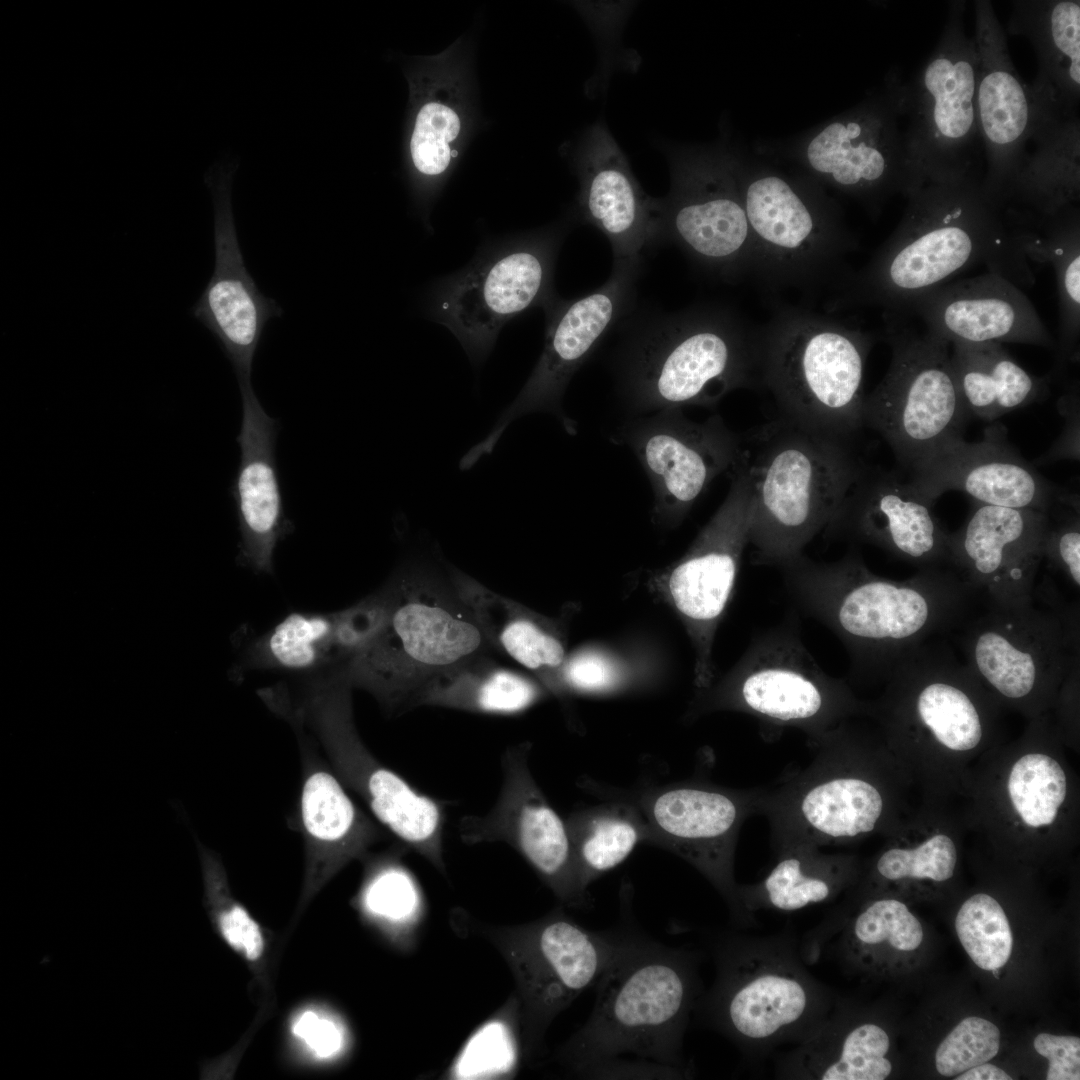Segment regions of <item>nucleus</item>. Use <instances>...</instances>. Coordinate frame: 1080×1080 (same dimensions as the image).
Listing matches in <instances>:
<instances>
[{
	"mask_svg": "<svg viewBox=\"0 0 1080 1080\" xmlns=\"http://www.w3.org/2000/svg\"><path fill=\"white\" fill-rule=\"evenodd\" d=\"M889 368L865 397L864 426L881 435L909 469L945 441L962 436L970 417L953 372L950 344L906 319L884 318Z\"/></svg>",
	"mask_w": 1080,
	"mask_h": 1080,
	"instance_id": "f3484780",
	"label": "nucleus"
},
{
	"mask_svg": "<svg viewBox=\"0 0 1080 1080\" xmlns=\"http://www.w3.org/2000/svg\"><path fill=\"white\" fill-rule=\"evenodd\" d=\"M761 389L780 419L853 439L864 427V373L875 337L807 308L776 307L761 326Z\"/></svg>",
	"mask_w": 1080,
	"mask_h": 1080,
	"instance_id": "1a4fd4ad",
	"label": "nucleus"
},
{
	"mask_svg": "<svg viewBox=\"0 0 1080 1080\" xmlns=\"http://www.w3.org/2000/svg\"><path fill=\"white\" fill-rule=\"evenodd\" d=\"M237 166L218 162L204 176L214 208L215 266L192 314L222 344L243 391L253 388L252 366L264 328L282 309L259 290L245 266L231 203Z\"/></svg>",
	"mask_w": 1080,
	"mask_h": 1080,
	"instance_id": "bb28decb",
	"label": "nucleus"
},
{
	"mask_svg": "<svg viewBox=\"0 0 1080 1080\" xmlns=\"http://www.w3.org/2000/svg\"><path fill=\"white\" fill-rule=\"evenodd\" d=\"M778 569L795 607L843 644L851 673L874 680L885 681L930 638L960 624L975 591L942 567L904 580L877 575L856 551L829 562L801 554Z\"/></svg>",
	"mask_w": 1080,
	"mask_h": 1080,
	"instance_id": "f03ea898",
	"label": "nucleus"
},
{
	"mask_svg": "<svg viewBox=\"0 0 1080 1080\" xmlns=\"http://www.w3.org/2000/svg\"><path fill=\"white\" fill-rule=\"evenodd\" d=\"M951 346L953 372L969 416L994 421L1043 399L1048 393V377L1026 371L1000 343Z\"/></svg>",
	"mask_w": 1080,
	"mask_h": 1080,
	"instance_id": "ea45409f",
	"label": "nucleus"
},
{
	"mask_svg": "<svg viewBox=\"0 0 1080 1080\" xmlns=\"http://www.w3.org/2000/svg\"><path fill=\"white\" fill-rule=\"evenodd\" d=\"M774 852L776 863L762 880L738 886L739 902L755 923L758 910L787 912L834 901L859 877L857 859L849 854H827L805 843Z\"/></svg>",
	"mask_w": 1080,
	"mask_h": 1080,
	"instance_id": "58836bf2",
	"label": "nucleus"
},
{
	"mask_svg": "<svg viewBox=\"0 0 1080 1080\" xmlns=\"http://www.w3.org/2000/svg\"><path fill=\"white\" fill-rule=\"evenodd\" d=\"M1007 765L1000 780V813L1023 836H1050L1068 813L1070 786L1062 763L1041 747H1029Z\"/></svg>",
	"mask_w": 1080,
	"mask_h": 1080,
	"instance_id": "79ce46f5",
	"label": "nucleus"
},
{
	"mask_svg": "<svg viewBox=\"0 0 1080 1080\" xmlns=\"http://www.w3.org/2000/svg\"><path fill=\"white\" fill-rule=\"evenodd\" d=\"M1000 1030L991 1021L977 1016L962 1019L940 1042L935 1066L946 1077L993 1059L1000 1048Z\"/></svg>",
	"mask_w": 1080,
	"mask_h": 1080,
	"instance_id": "864d4df0",
	"label": "nucleus"
},
{
	"mask_svg": "<svg viewBox=\"0 0 1080 1080\" xmlns=\"http://www.w3.org/2000/svg\"><path fill=\"white\" fill-rule=\"evenodd\" d=\"M450 155H451V157H455L457 155V152L456 151H451Z\"/></svg>",
	"mask_w": 1080,
	"mask_h": 1080,
	"instance_id": "680f3d73",
	"label": "nucleus"
},
{
	"mask_svg": "<svg viewBox=\"0 0 1080 1080\" xmlns=\"http://www.w3.org/2000/svg\"><path fill=\"white\" fill-rule=\"evenodd\" d=\"M965 1H950L945 25L916 76L891 77L903 121L905 147L921 185L982 176L975 95L977 52L965 28Z\"/></svg>",
	"mask_w": 1080,
	"mask_h": 1080,
	"instance_id": "4468645a",
	"label": "nucleus"
},
{
	"mask_svg": "<svg viewBox=\"0 0 1080 1080\" xmlns=\"http://www.w3.org/2000/svg\"><path fill=\"white\" fill-rule=\"evenodd\" d=\"M1049 512L976 504L948 536V564L990 606L1030 601L1044 560Z\"/></svg>",
	"mask_w": 1080,
	"mask_h": 1080,
	"instance_id": "c756f323",
	"label": "nucleus"
},
{
	"mask_svg": "<svg viewBox=\"0 0 1080 1080\" xmlns=\"http://www.w3.org/2000/svg\"><path fill=\"white\" fill-rule=\"evenodd\" d=\"M885 682L866 716L908 774L920 752L964 758L993 731L998 702L945 643L928 641Z\"/></svg>",
	"mask_w": 1080,
	"mask_h": 1080,
	"instance_id": "ddd939ff",
	"label": "nucleus"
},
{
	"mask_svg": "<svg viewBox=\"0 0 1080 1080\" xmlns=\"http://www.w3.org/2000/svg\"><path fill=\"white\" fill-rule=\"evenodd\" d=\"M973 6L978 60L975 109L985 162L982 183L1005 207L1006 191L1029 141L1050 113L1061 110L1038 100L1018 74L992 2L976 0Z\"/></svg>",
	"mask_w": 1080,
	"mask_h": 1080,
	"instance_id": "a878e982",
	"label": "nucleus"
},
{
	"mask_svg": "<svg viewBox=\"0 0 1080 1080\" xmlns=\"http://www.w3.org/2000/svg\"><path fill=\"white\" fill-rule=\"evenodd\" d=\"M741 159L722 149H684L671 188L655 198L658 245L671 243L726 283L755 280L756 254L739 183Z\"/></svg>",
	"mask_w": 1080,
	"mask_h": 1080,
	"instance_id": "6ab92c4d",
	"label": "nucleus"
},
{
	"mask_svg": "<svg viewBox=\"0 0 1080 1080\" xmlns=\"http://www.w3.org/2000/svg\"><path fill=\"white\" fill-rule=\"evenodd\" d=\"M714 959L715 980L694 1011L753 1063L802 1042L835 1002L836 993L806 968L792 933H726Z\"/></svg>",
	"mask_w": 1080,
	"mask_h": 1080,
	"instance_id": "0eeeda50",
	"label": "nucleus"
},
{
	"mask_svg": "<svg viewBox=\"0 0 1080 1080\" xmlns=\"http://www.w3.org/2000/svg\"><path fill=\"white\" fill-rule=\"evenodd\" d=\"M622 681L623 671L611 658L596 651H580L566 657L554 692H608Z\"/></svg>",
	"mask_w": 1080,
	"mask_h": 1080,
	"instance_id": "6e6d98bb",
	"label": "nucleus"
},
{
	"mask_svg": "<svg viewBox=\"0 0 1080 1080\" xmlns=\"http://www.w3.org/2000/svg\"><path fill=\"white\" fill-rule=\"evenodd\" d=\"M1079 200V116L1052 113L1029 141L1006 191L1005 207L1046 219L1079 205Z\"/></svg>",
	"mask_w": 1080,
	"mask_h": 1080,
	"instance_id": "c9c22d12",
	"label": "nucleus"
},
{
	"mask_svg": "<svg viewBox=\"0 0 1080 1080\" xmlns=\"http://www.w3.org/2000/svg\"><path fill=\"white\" fill-rule=\"evenodd\" d=\"M1002 424L985 428L983 439L953 437L916 461L906 471L910 482L934 502L947 491H961L976 504L1050 512L1055 503L1070 502L1039 474L1007 441Z\"/></svg>",
	"mask_w": 1080,
	"mask_h": 1080,
	"instance_id": "cd10ccee",
	"label": "nucleus"
},
{
	"mask_svg": "<svg viewBox=\"0 0 1080 1080\" xmlns=\"http://www.w3.org/2000/svg\"><path fill=\"white\" fill-rule=\"evenodd\" d=\"M579 884L583 891L620 865L642 841L646 823L634 804H611L572 815L567 821Z\"/></svg>",
	"mask_w": 1080,
	"mask_h": 1080,
	"instance_id": "de8ad7c7",
	"label": "nucleus"
},
{
	"mask_svg": "<svg viewBox=\"0 0 1080 1080\" xmlns=\"http://www.w3.org/2000/svg\"><path fill=\"white\" fill-rule=\"evenodd\" d=\"M760 791L686 782L646 792L634 804L648 828V842L697 869L723 897L739 928L756 924L738 899L734 857L743 822L758 813Z\"/></svg>",
	"mask_w": 1080,
	"mask_h": 1080,
	"instance_id": "5701e85b",
	"label": "nucleus"
},
{
	"mask_svg": "<svg viewBox=\"0 0 1080 1080\" xmlns=\"http://www.w3.org/2000/svg\"><path fill=\"white\" fill-rule=\"evenodd\" d=\"M386 618L370 642L333 672L386 710L413 706L433 680L491 648L453 584L422 567L386 586Z\"/></svg>",
	"mask_w": 1080,
	"mask_h": 1080,
	"instance_id": "6e6552de",
	"label": "nucleus"
},
{
	"mask_svg": "<svg viewBox=\"0 0 1080 1080\" xmlns=\"http://www.w3.org/2000/svg\"><path fill=\"white\" fill-rule=\"evenodd\" d=\"M700 955L637 934L597 981L586 1023L559 1049L573 1073L615 1078L628 1063L654 1064L692 1075L683 1057L689 1017L701 995Z\"/></svg>",
	"mask_w": 1080,
	"mask_h": 1080,
	"instance_id": "20e7f679",
	"label": "nucleus"
},
{
	"mask_svg": "<svg viewBox=\"0 0 1080 1080\" xmlns=\"http://www.w3.org/2000/svg\"><path fill=\"white\" fill-rule=\"evenodd\" d=\"M848 719L810 746L802 769L761 787L758 813L770 826L771 844L845 845L873 834L889 835L901 818L908 773L877 728Z\"/></svg>",
	"mask_w": 1080,
	"mask_h": 1080,
	"instance_id": "39448f33",
	"label": "nucleus"
},
{
	"mask_svg": "<svg viewBox=\"0 0 1080 1080\" xmlns=\"http://www.w3.org/2000/svg\"><path fill=\"white\" fill-rule=\"evenodd\" d=\"M287 1027L296 1049L313 1063L332 1064L350 1050L349 1026L339 1013L324 1005L299 1007L290 1016Z\"/></svg>",
	"mask_w": 1080,
	"mask_h": 1080,
	"instance_id": "603ef678",
	"label": "nucleus"
},
{
	"mask_svg": "<svg viewBox=\"0 0 1080 1080\" xmlns=\"http://www.w3.org/2000/svg\"><path fill=\"white\" fill-rule=\"evenodd\" d=\"M1026 257L1049 264L1059 302L1058 368L1079 358L1080 209L1074 205L1054 217L1016 220Z\"/></svg>",
	"mask_w": 1080,
	"mask_h": 1080,
	"instance_id": "a19ab883",
	"label": "nucleus"
},
{
	"mask_svg": "<svg viewBox=\"0 0 1080 1080\" xmlns=\"http://www.w3.org/2000/svg\"><path fill=\"white\" fill-rule=\"evenodd\" d=\"M892 1038L876 1019L862 1018L836 995L832 1009L802 1042L781 1053L775 1076L794 1080H884L891 1076Z\"/></svg>",
	"mask_w": 1080,
	"mask_h": 1080,
	"instance_id": "f704fd0d",
	"label": "nucleus"
},
{
	"mask_svg": "<svg viewBox=\"0 0 1080 1080\" xmlns=\"http://www.w3.org/2000/svg\"><path fill=\"white\" fill-rule=\"evenodd\" d=\"M958 939L970 959L985 971H997L1010 959L1013 935L998 900L976 893L964 901L955 918Z\"/></svg>",
	"mask_w": 1080,
	"mask_h": 1080,
	"instance_id": "3c124183",
	"label": "nucleus"
},
{
	"mask_svg": "<svg viewBox=\"0 0 1080 1080\" xmlns=\"http://www.w3.org/2000/svg\"><path fill=\"white\" fill-rule=\"evenodd\" d=\"M633 317L619 322L611 359L617 396L633 417L761 389V326L737 310L707 303Z\"/></svg>",
	"mask_w": 1080,
	"mask_h": 1080,
	"instance_id": "7ed1b4c3",
	"label": "nucleus"
},
{
	"mask_svg": "<svg viewBox=\"0 0 1080 1080\" xmlns=\"http://www.w3.org/2000/svg\"><path fill=\"white\" fill-rule=\"evenodd\" d=\"M1007 31L1031 43L1038 72L1029 87L1044 104L1078 112L1080 99V2H1012Z\"/></svg>",
	"mask_w": 1080,
	"mask_h": 1080,
	"instance_id": "e433bc0d",
	"label": "nucleus"
},
{
	"mask_svg": "<svg viewBox=\"0 0 1080 1080\" xmlns=\"http://www.w3.org/2000/svg\"><path fill=\"white\" fill-rule=\"evenodd\" d=\"M610 441L629 447L637 457L653 490L652 518L668 527L682 522L711 482L732 468L741 450V436L720 414L696 422L681 408L633 417Z\"/></svg>",
	"mask_w": 1080,
	"mask_h": 1080,
	"instance_id": "b1692460",
	"label": "nucleus"
},
{
	"mask_svg": "<svg viewBox=\"0 0 1080 1080\" xmlns=\"http://www.w3.org/2000/svg\"><path fill=\"white\" fill-rule=\"evenodd\" d=\"M296 701L284 690L266 695L270 707L295 727L307 728L345 788L375 818L436 869L445 873L444 809L386 767L361 739L353 717L352 687L333 673L314 676Z\"/></svg>",
	"mask_w": 1080,
	"mask_h": 1080,
	"instance_id": "9b49d317",
	"label": "nucleus"
},
{
	"mask_svg": "<svg viewBox=\"0 0 1080 1080\" xmlns=\"http://www.w3.org/2000/svg\"><path fill=\"white\" fill-rule=\"evenodd\" d=\"M1078 609L1033 598L990 606L961 638L965 664L998 704L1036 718L1079 665Z\"/></svg>",
	"mask_w": 1080,
	"mask_h": 1080,
	"instance_id": "2eb2a0df",
	"label": "nucleus"
},
{
	"mask_svg": "<svg viewBox=\"0 0 1080 1080\" xmlns=\"http://www.w3.org/2000/svg\"><path fill=\"white\" fill-rule=\"evenodd\" d=\"M956 1080H1011L1012 1077L1000 1067L984 1062L955 1077Z\"/></svg>",
	"mask_w": 1080,
	"mask_h": 1080,
	"instance_id": "052dcab7",
	"label": "nucleus"
},
{
	"mask_svg": "<svg viewBox=\"0 0 1080 1080\" xmlns=\"http://www.w3.org/2000/svg\"><path fill=\"white\" fill-rule=\"evenodd\" d=\"M888 836L871 865L863 892L903 898L922 883L942 884L953 877L958 852L950 833L936 829L922 834L904 821Z\"/></svg>",
	"mask_w": 1080,
	"mask_h": 1080,
	"instance_id": "a18cd8bd",
	"label": "nucleus"
},
{
	"mask_svg": "<svg viewBox=\"0 0 1080 1080\" xmlns=\"http://www.w3.org/2000/svg\"><path fill=\"white\" fill-rule=\"evenodd\" d=\"M701 690L699 712H741L776 733L800 730L809 744L868 711V703L846 680L829 675L817 663L804 644L795 613L756 633L733 668L716 685Z\"/></svg>",
	"mask_w": 1080,
	"mask_h": 1080,
	"instance_id": "f8f14e48",
	"label": "nucleus"
},
{
	"mask_svg": "<svg viewBox=\"0 0 1080 1080\" xmlns=\"http://www.w3.org/2000/svg\"><path fill=\"white\" fill-rule=\"evenodd\" d=\"M741 436L752 483V563L778 568L823 531L867 464L852 439L770 421Z\"/></svg>",
	"mask_w": 1080,
	"mask_h": 1080,
	"instance_id": "423d86ee",
	"label": "nucleus"
},
{
	"mask_svg": "<svg viewBox=\"0 0 1080 1080\" xmlns=\"http://www.w3.org/2000/svg\"><path fill=\"white\" fill-rule=\"evenodd\" d=\"M459 131V117L450 107L437 102L425 104L417 115L410 141L416 169L428 176L444 172L451 159L449 142Z\"/></svg>",
	"mask_w": 1080,
	"mask_h": 1080,
	"instance_id": "5fc2aeb1",
	"label": "nucleus"
},
{
	"mask_svg": "<svg viewBox=\"0 0 1080 1080\" xmlns=\"http://www.w3.org/2000/svg\"><path fill=\"white\" fill-rule=\"evenodd\" d=\"M299 821L305 869L298 911L347 864L362 859L381 832L354 803L328 763L302 742Z\"/></svg>",
	"mask_w": 1080,
	"mask_h": 1080,
	"instance_id": "473e14b6",
	"label": "nucleus"
},
{
	"mask_svg": "<svg viewBox=\"0 0 1080 1080\" xmlns=\"http://www.w3.org/2000/svg\"><path fill=\"white\" fill-rule=\"evenodd\" d=\"M909 315L953 343H1022L1055 348L1035 307L1018 286L993 272L950 281L920 297Z\"/></svg>",
	"mask_w": 1080,
	"mask_h": 1080,
	"instance_id": "7c9ffc66",
	"label": "nucleus"
},
{
	"mask_svg": "<svg viewBox=\"0 0 1080 1080\" xmlns=\"http://www.w3.org/2000/svg\"><path fill=\"white\" fill-rule=\"evenodd\" d=\"M577 165L583 221L609 240L614 263L642 266L643 254L658 245L655 198L642 190L603 124L584 136Z\"/></svg>",
	"mask_w": 1080,
	"mask_h": 1080,
	"instance_id": "2f4dec72",
	"label": "nucleus"
},
{
	"mask_svg": "<svg viewBox=\"0 0 1080 1080\" xmlns=\"http://www.w3.org/2000/svg\"><path fill=\"white\" fill-rule=\"evenodd\" d=\"M531 745L511 747L502 757V786L494 806L482 815L461 818L466 844L503 842L513 847L556 897L584 907L587 892L578 880L567 823L557 814L534 779Z\"/></svg>",
	"mask_w": 1080,
	"mask_h": 1080,
	"instance_id": "393cba45",
	"label": "nucleus"
},
{
	"mask_svg": "<svg viewBox=\"0 0 1080 1080\" xmlns=\"http://www.w3.org/2000/svg\"><path fill=\"white\" fill-rule=\"evenodd\" d=\"M250 668L318 676L346 664L338 638V612H292L255 639L245 654Z\"/></svg>",
	"mask_w": 1080,
	"mask_h": 1080,
	"instance_id": "c03bdc74",
	"label": "nucleus"
},
{
	"mask_svg": "<svg viewBox=\"0 0 1080 1080\" xmlns=\"http://www.w3.org/2000/svg\"><path fill=\"white\" fill-rule=\"evenodd\" d=\"M241 396L243 418L237 437L241 459L232 488L241 533L239 559L256 572L271 573L276 546L292 530L275 457L278 423L265 412L253 388L241 391Z\"/></svg>",
	"mask_w": 1080,
	"mask_h": 1080,
	"instance_id": "72a5a7b5",
	"label": "nucleus"
},
{
	"mask_svg": "<svg viewBox=\"0 0 1080 1080\" xmlns=\"http://www.w3.org/2000/svg\"><path fill=\"white\" fill-rule=\"evenodd\" d=\"M562 237L548 231L489 244L434 287L431 318L453 333L475 365L489 355L506 323L558 298L553 273Z\"/></svg>",
	"mask_w": 1080,
	"mask_h": 1080,
	"instance_id": "dca6fc26",
	"label": "nucleus"
},
{
	"mask_svg": "<svg viewBox=\"0 0 1080 1080\" xmlns=\"http://www.w3.org/2000/svg\"><path fill=\"white\" fill-rule=\"evenodd\" d=\"M1035 1051L1048 1059L1047 1080L1080 1079V1038L1071 1035L1039 1033L1033 1041Z\"/></svg>",
	"mask_w": 1080,
	"mask_h": 1080,
	"instance_id": "13d9d810",
	"label": "nucleus"
},
{
	"mask_svg": "<svg viewBox=\"0 0 1080 1080\" xmlns=\"http://www.w3.org/2000/svg\"><path fill=\"white\" fill-rule=\"evenodd\" d=\"M924 498L898 471L867 465L823 530L828 539L878 547L920 569L948 565V536Z\"/></svg>",
	"mask_w": 1080,
	"mask_h": 1080,
	"instance_id": "c85d7f7f",
	"label": "nucleus"
},
{
	"mask_svg": "<svg viewBox=\"0 0 1080 1080\" xmlns=\"http://www.w3.org/2000/svg\"><path fill=\"white\" fill-rule=\"evenodd\" d=\"M907 199L893 233L828 298L829 313L876 307L906 319L920 297L978 265L1018 287L1034 284L1018 225L982 178L926 183Z\"/></svg>",
	"mask_w": 1080,
	"mask_h": 1080,
	"instance_id": "f257e3e1",
	"label": "nucleus"
},
{
	"mask_svg": "<svg viewBox=\"0 0 1080 1080\" xmlns=\"http://www.w3.org/2000/svg\"><path fill=\"white\" fill-rule=\"evenodd\" d=\"M519 1000L513 995L481 1025L453 1060L446 1076L452 1079L510 1078L524 1050Z\"/></svg>",
	"mask_w": 1080,
	"mask_h": 1080,
	"instance_id": "8fccbe9b",
	"label": "nucleus"
},
{
	"mask_svg": "<svg viewBox=\"0 0 1080 1080\" xmlns=\"http://www.w3.org/2000/svg\"><path fill=\"white\" fill-rule=\"evenodd\" d=\"M727 473L730 486L724 501L685 554L657 580L690 637L695 654L694 680L699 689L713 682L716 631L749 545L751 479L740 457Z\"/></svg>",
	"mask_w": 1080,
	"mask_h": 1080,
	"instance_id": "4be33fe9",
	"label": "nucleus"
},
{
	"mask_svg": "<svg viewBox=\"0 0 1080 1080\" xmlns=\"http://www.w3.org/2000/svg\"><path fill=\"white\" fill-rule=\"evenodd\" d=\"M353 901L367 922L398 945L410 941L423 911L414 877L390 855L368 862Z\"/></svg>",
	"mask_w": 1080,
	"mask_h": 1080,
	"instance_id": "09e8293b",
	"label": "nucleus"
},
{
	"mask_svg": "<svg viewBox=\"0 0 1080 1080\" xmlns=\"http://www.w3.org/2000/svg\"><path fill=\"white\" fill-rule=\"evenodd\" d=\"M514 976L524 1053L534 1056L554 1018L597 983L633 936L591 931L555 909L533 922L483 926Z\"/></svg>",
	"mask_w": 1080,
	"mask_h": 1080,
	"instance_id": "a211bd4d",
	"label": "nucleus"
},
{
	"mask_svg": "<svg viewBox=\"0 0 1080 1080\" xmlns=\"http://www.w3.org/2000/svg\"><path fill=\"white\" fill-rule=\"evenodd\" d=\"M452 584L471 610L491 648L534 672L554 691L566 654L555 625L460 572Z\"/></svg>",
	"mask_w": 1080,
	"mask_h": 1080,
	"instance_id": "4c0bfd02",
	"label": "nucleus"
},
{
	"mask_svg": "<svg viewBox=\"0 0 1080 1080\" xmlns=\"http://www.w3.org/2000/svg\"><path fill=\"white\" fill-rule=\"evenodd\" d=\"M641 266L614 263L609 279L578 298H556L547 308L545 345L527 382L501 413L489 435L469 449L459 468L469 470L489 455L506 427L532 412L553 414L564 430L575 435L576 423L562 408L566 388L601 341L634 308Z\"/></svg>",
	"mask_w": 1080,
	"mask_h": 1080,
	"instance_id": "412c9836",
	"label": "nucleus"
},
{
	"mask_svg": "<svg viewBox=\"0 0 1080 1080\" xmlns=\"http://www.w3.org/2000/svg\"><path fill=\"white\" fill-rule=\"evenodd\" d=\"M203 880V905L218 938L270 988V938L267 930L233 894L220 856L197 841Z\"/></svg>",
	"mask_w": 1080,
	"mask_h": 1080,
	"instance_id": "49530a36",
	"label": "nucleus"
},
{
	"mask_svg": "<svg viewBox=\"0 0 1080 1080\" xmlns=\"http://www.w3.org/2000/svg\"><path fill=\"white\" fill-rule=\"evenodd\" d=\"M483 655L433 680L413 706L428 705L492 715L520 713L544 695L543 687Z\"/></svg>",
	"mask_w": 1080,
	"mask_h": 1080,
	"instance_id": "37998d69",
	"label": "nucleus"
},
{
	"mask_svg": "<svg viewBox=\"0 0 1080 1080\" xmlns=\"http://www.w3.org/2000/svg\"><path fill=\"white\" fill-rule=\"evenodd\" d=\"M739 183L755 247L754 281L775 294H835L853 272L848 257L859 243L834 199L800 172L744 161Z\"/></svg>",
	"mask_w": 1080,
	"mask_h": 1080,
	"instance_id": "9d476101",
	"label": "nucleus"
},
{
	"mask_svg": "<svg viewBox=\"0 0 1080 1080\" xmlns=\"http://www.w3.org/2000/svg\"><path fill=\"white\" fill-rule=\"evenodd\" d=\"M1045 541L1044 559L1060 570L1077 589L1080 586V518L1074 510L1052 522Z\"/></svg>",
	"mask_w": 1080,
	"mask_h": 1080,
	"instance_id": "4d7b16f0",
	"label": "nucleus"
},
{
	"mask_svg": "<svg viewBox=\"0 0 1080 1080\" xmlns=\"http://www.w3.org/2000/svg\"><path fill=\"white\" fill-rule=\"evenodd\" d=\"M893 84L820 124L792 146L803 175L860 202L876 216L894 194L922 187L908 160Z\"/></svg>",
	"mask_w": 1080,
	"mask_h": 1080,
	"instance_id": "aec40b11",
	"label": "nucleus"
},
{
	"mask_svg": "<svg viewBox=\"0 0 1080 1080\" xmlns=\"http://www.w3.org/2000/svg\"><path fill=\"white\" fill-rule=\"evenodd\" d=\"M1059 407L1064 408L1069 424L1065 428L1060 440L1046 453L1042 462L1061 458L1079 459V397L1078 388L1072 386L1070 392L1061 397Z\"/></svg>",
	"mask_w": 1080,
	"mask_h": 1080,
	"instance_id": "bf43d9fd",
	"label": "nucleus"
}]
</instances>
